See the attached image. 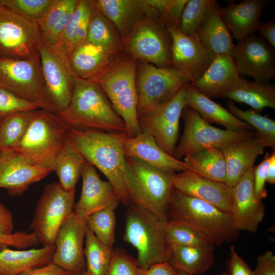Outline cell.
<instances>
[{
	"instance_id": "cell-1",
	"label": "cell",
	"mask_w": 275,
	"mask_h": 275,
	"mask_svg": "<svg viewBox=\"0 0 275 275\" xmlns=\"http://www.w3.org/2000/svg\"><path fill=\"white\" fill-rule=\"evenodd\" d=\"M126 132H107L69 127L67 142L107 178L121 202H131L126 185L127 167L124 151Z\"/></svg>"
},
{
	"instance_id": "cell-2",
	"label": "cell",
	"mask_w": 275,
	"mask_h": 275,
	"mask_svg": "<svg viewBox=\"0 0 275 275\" xmlns=\"http://www.w3.org/2000/svg\"><path fill=\"white\" fill-rule=\"evenodd\" d=\"M57 114L69 127L107 132H126L124 121L103 91L88 79L75 78L69 105Z\"/></svg>"
},
{
	"instance_id": "cell-3",
	"label": "cell",
	"mask_w": 275,
	"mask_h": 275,
	"mask_svg": "<svg viewBox=\"0 0 275 275\" xmlns=\"http://www.w3.org/2000/svg\"><path fill=\"white\" fill-rule=\"evenodd\" d=\"M168 221L194 228L214 245L233 242L240 235L230 213L175 188L169 202Z\"/></svg>"
},
{
	"instance_id": "cell-4",
	"label": "cell",
	"mask_w": 275,
	"mask_h": 275,
	"mask_svg": "<svg viewBox=\"0 0 275 275\" xmlns=\"http://www.w3.org/2000/svg\"><path fill=\"white\" fill-rule=\"evenodd\" d=\"M139 61L128 54L118 55L108 66L88 79L103 91L124 121L127 137L141 133L139 125L136 73Z\"/></svg>"
},
{
	"instance_id": "cell-5",
	"label": "cell",
	"mask_w": 275,
	"mask_h": 275,
	"mask_svg": "<svg viewBox=\"0 0 275 275\" xmlns=\"http://www.w3.org/2000/svg\"><path fill=\"white\" fill-rule=\"evenodd\" d=\"M69 128L57 113L35 109L15 151L29 164L53 171Z\"/></svg>"
},
{
	"instance_id": "cell-6",
	"label": "cell",
	"mask_w": 275,
	"mask_h": 275,
	"mask_svg": "<svg viewBox=\"0 0 275 275\" xmlns=\"http://www.w3.org/2000/svg\"><path fill=\"white\" fill-rule=\"evenodd\" d=\"M126 185L131 204L168 221L174 172L162 170L138 159L126 157Z\"/></svg>"
},
{
	"instance_id": "cell-7",
	"label": "cell",
	"mask_w": 275,
	"mask_h": 275,
	"mask_svg": "<svg viewBox=\"0 0 275 275\" xmlns=\"http://www.w3.org/2000/svg\"><path fill=\"white\" fill-rule=\"evenodd\" d=\"M128 206L123 239L136 250L138 267L145 269L166 261L168 221L133 204Z\"/></svg>"
},
{
	"instance_id": "cell-8",
	"label": "cell",
	"mask_w": 275,
	"mask_h": 275,
	"mask_svg": "<svg viewBox=\"0 0 275 275\" xmlns=\"http://www.w3.org/2000/svg\"><path fill=\"white\" fill-rule=\"evenodd\" d=\"M0 88L39 108L57 113L45 84L38 50L27 58L0 59Z\"/></svg>"
},
{
	"instance_id": "cell-9",
	"label": "cell",
	"mask_w": 275,
	"mask_h": 275,
	"mask_svg": "<svg viewBox=\"0 0 275 275\" xmlns=\"http://www.w3.org/2000/svg\"><path fill=\"white\" fill-rule=\"evenodd\" d=\"M191 82L185 71L139 62L136 73L138 116L173 97Z\"/></svg>"
},
{
	"instance_id": "cell-10",
	"label": "cell",
	"mask_w": 275,
	"mask_h": 275,
	"mask_svg": "<svg viewBox=\"0 0 275 275\" xmlns=\"http://www.w3.org/2000/svg\"><path fill=\"white\" fill-rule=\"evenodd\" d=\"M75 191H67L57 182L45 186L30 224V229L43 246L54 244L58 230L74 212Z\"/></svg>"
},
{
	"instance_id": "cell-11",
	"label": "cell",
	"mask_w": 275,
	"mask_h": 275,
	"mask_svg": "<svg viewBox=\"0 0 275 275\" xmlns=\"http://www.w3.org/2000/svg\"><path fill=\"white\" fill-rule=\"evenodd\" d=\"M183 113L184 129L174 154V157L179 160L203 149H222L229 144L256 135L254 130L239 131L215 127L187 106Z\"/></svg>"
},
{
	"instance_id": "cell-12",
	"label": "cell",
	"mask_w": 275,
	"mask_h": 275,
	"mask_svg": "<svg viewBox=\"0 0 275 275\" xmlns=\"http://www.w3.org/2000/svg\"><path fill=\"white\" fill-rule=\"evenodd\" d=\"M172 38L161 18L141 21L125 42V50L139 62L158 67H172Z\"/></svg>"
},
{
	"instance_id": "cell-13",
	"label": "cell",
	"mask_w": 275,
	"mask_h": 275,
	"mask_svg": "<svg viewBox=\"0 0 275 275\" xmlns=\"http://www.w3.org/2000/svg\"><path fill=\"white\" fill-rule=\"evenodd\" d=\"M188 84L168 101L138 116L141 132L152 135L158 146L173 156L179 139L180 118L186 106Z\"/></svg>"
},
{
	"instance_id": "cell-14",
	"label": "cell",
	"mask_w": 275,
	"mask_h": 275,
	"mask_svg": "<svg viewBox=\"0 0 275 275\" xmlns=\"http://www.w3.org/2000/svg\"><path fill=\"white\" fill-rule=\"evenodd\" d=\"M38 50L45 84L57 114L69 105L77 76L69 57L56 45L41 41Z\"/></svg>"
},
{
	"instance_id": "cell-15",
	"label": "cell",
	"mask_w": 275,
	"mask_h": 275,
	"mask_svg": "<svg viewBox=\"0 0 275 275\" xmlns=\"http://www.w3.org/2000/svg\"><path fill=\"white\" fill-rule=\"evenodd\" d=\"M42 41L37 21L0 3V59H24L38 51Z\"/></svg>"
},
{
	"instance_id": "cell-16",
	"label": "cell",
	"mask_w": 275,
	"mask_h": 275,
	"mask_svg": "<svg viewBox=\"0 0 275 275\" xmlns=\"http://www.w3.org/2000/svg\"><path fill=\"white\" fill-rule=\"evenodd\" d=\"M86 220L73 212L62 225L55 238L52 262L72 275L86 270L84 249Z\"/></svg>"
},
{
	"instance_id": "cell-17",
	"label": "cell",
	"mask_w": 275,
	"mask_h": 275,
	"mask_svg": "<svg viewBox=\"0 0 275 275\" xmlns=\"http://www.w3.org/2000/svg\"><path fill=\"white\" fill-rule=\"evenodd\" d=\"M274 47L259 36L253 35L238 42L232 57L239 75L269 83L275 78Z\"/></svg>"
},
{
	"instance_id": "cell-18",
	"label": "cell",
	"mask_w": 275,
	"mask_h": 275,
	"mask_svg": "<svg viewBox=\"0 0 275 275\" xmlns=\"http://www.w3.org/2000/svg\"><path fill=\"white\" fill-rule=\"evenodd\" d=\"M167 26L172 38V67L186 72L191 82L197 80L208 69L216 54L202 43L197 35L187 36L176 26Z\"/></svg>"
},
{
	"instance_id": "cell-19",
	"label": "cell",
	"mask_w": 275,
	"mask_h": 275,
	"mask_svg": "<svg viewBox=\"0 0 275 275\" xmlns=\"http://www.w3.org/2000/svg\"><path fill=\"white\" fill-rule=\"evenodd\" d=\"M94 6L115 28L124 44L143 19L161 18V13L147 0H96Z\"/></svg>"
},
{
	"instance_id": "cell-20",
	"label": "cell",
	"mask_w": 275,
	"mask_h": 275,
	"mask_svg": "<svg viewBox=\"0 0 275 275\" xmlns=\"http://www.w3.org/2000/svg\"><path fill=\"white\" fill-rule=\"evenodd\" d=\"M255 167L250 169L232 187V203L230 214L239 231L257 232L265 216V206L255 194Z\"/></svg>"
},
{
	"instance_id": "cell-21",
	"label": "cell",
	"mask_w": 275,
	"mask_h": 275,
	"mask_svg": "<svg viewBox=\"0 0 275 275\" xmlns=\"http://www.w3.org/2000/svg\"><path fill=\"white\" fill-rule=\"evenodd\" d=\"M82 189L80 198L74 206V213L87 218L93 213L105 208L115 210L121 202L112 184L102 180L95 168L86 161L81 172Z\"/></svg>"
},
{
	"instance_id": "cell-22",
	"label": "cell",
	"mask_w": 275,
	"mask_h": 275,
	"mask_svg": "<svg viewBox=\"0 0 275 275\" xmlns=\"http://www.w3.org/2000/svg\"><path fill=\"white\" fill-rule=\"evenodd\" d=\"M173 187L187 195L209 203L230 214L232 188L187 170L175 174Z\"/></svg>"
},
{
	"instance_id": "cell-23",
	"label": "cell",
	"mask_w": 275,
	"mask_h": 275,
	"mask_svg": "<svg viewBox=\"0 0 275 275\" xmlns=\"http://www.w3.org/2000/svg\"><path fill=\"white\" fill-rule=\"evenodd\" d=\"M51 172L29 164L15 151L0 152V188L11 196H21L31 184Z\"/></svg>"
},
{
	"instance_id": "cell-24",
	"label": "cell",
	"mask_w": 275,
	"mask_h": 275,
	"mask_svg": "<svg viewBox=\"0 0 275 275\" xmlns=\"http://www.w3.org/2000/svg\"><path fill=\"white\" fill-rule=\"evenodd\" d=\"M267 2L243 0L219 8L222 18L238 42L255 35L261 23L260 17Z\"/></svg>"
},
{
	"instance_id": "cell-25",
	"label": "cell",
	"mask_w": 275,
	"mask_h": 275,
	"mask_svg": "<svg viewBox=\"0 0 275 275\" xmlns=\"http://www.w3.org/2000/svg\"><path fill=\"white\" fill-rule=\"evenodd\" d=\"M126 157L140 160L153 167L171 172L188 170L185 163L168 154L149 133L141 132L134 137H127L124 142Z\"/></svg>"
},
{
	"instance_id": "cell-26",
	"label": "cell",
	"mask_w": 275,
	"mask_h": 275,
	"mask_svg": "<svg viewBox=\"0 0 275 275\" xmlns=\"http://www.w3.org/2000/svg\"><path fill=\"white\" fill-rule=\"evenodd\" d=\"M265 147V143L255 135L222 148L226 163L225 183L233 187L254 167L256 158L264 153Z\"/></svg>"
},
{
	"instance_id": "cell-27",
	"label": "cell",
	"mask_w": 275,
	"mask_h": 275,
	"mask_svg": "<svg viewBox=\"0 0 275 275\" xmlns=\"http://www.w3.org/2000/svg\"><path fill=\"white\" fill-rule=\"evenodd\" d=\"M240 76L232 56L216 54L204 74L190 84L201 94L212 99L231 89Z\"/></svg>"
},
{
	"instance_id": "cell-28",
	"label": "cell",
	"mask_w": 275,
	"mask_h": 275,
	"mask_svg": "<svg viewBox=\"0 0 275 275\" xmlns=\"http://www.w3.org/2000/svg\"><path fill=\"white\" fill-rule=\"evenodd\" d=\"M185 103L186 106L197 111L209 124H218L230 130H253L250 126L237 119L228 109L198 91L190 83L186 87Z\"/></svg>"
},
{
	"instance_id": "cell-29",
	"label": "cell",
	"mask_w": 275,
	"mask_h": 275,
	"mask_svg": "<svg viewBox=\"0 0 275 275\" xmlns=\"http://www.w3.org/2000/svg\"><path fill=\"white\" fill-rule=\"evenodd\" d=\"M55 250L54 244L22 250L4 248L0 250V275H18L49 264L52 262Z\"/></svg>"
},
{
	"instance_id": "cell-30",
	"label": "cell",
	"mask_w": 275,
	"mask_h": 275,
	"mask_svg": "<svg viewBox=\"0 0 275 275\" xmlns=\"http://www.w3.org/2000/svg\"><path fill=\"white\" fill-rule=\"evenodd\" d=\"M218 97L243 103L257 112H261L265 107L275 108L274 84L252 81L241 76L231 89Z\"/></svg>"
},
{
	"instance_id": "cell-31",
	"label": "cell",
	"mask_w": 275,
	"mask_h": 275,
	"mask_svg": "<svg viewBox=\"0 0 275 275\" xmlns=\"http://www.w3.org/2000/svg\"><path fill=\"white\" fill-rule=\"evenodd\" d=\"M166 261L179 272L201 275L214 263L213 251L198 247L168 245Z\"/></svg>"
},
{
	"instance_id": "cell-32",
	"label": "cell",
	"mask_w": 275,
	"mask_h": 275,
	"mask_svg": "<svg viewBox=\"0 0 275 275\" xmlns=\"http://www.w3.org/2000/svg\"><path fill=\"white\" fill-rule=\"evenodd\" d=\"M219 8L217 3L212 7L197 36L202 43L216 55L232 56L235 46L230 33L222 18Z\"/></svg>"
},
{
	"instance_id": "cell-33",
	"label": "cell",
	"mask_w": 275,
	"mask_h": 275,
	"mask_svg": "<svg viewBox=\"0 0 275 275\" xmlns=\"http://www.w3.org/2000/svg\"><path fill=\"white\" fill-rule=\"evenodd\" d=\"M86 42L113 56H118L125 50L124 42L119 33L93 4Z\"/></svg>"
},
{
	"instance_id": "cell-34",
	"label": "cell",
	"mask_w": 275,
	"mask_h": 275,
	"mask_svg": "<svg viewBox=\"0 0 275 275\" xmlns=\"http://www.w3.org/2000/svg\"><path fill=\"white\" fill-rule=\"evenodd\" d=\"M117 56L109 54L85 41L72 52L69 61L77 77L89 79L108 66Z\"/></svg>"
},
{
	"instance_id": "cell-35",
	"label": "cell",
	"mask_w": 275,
	"mask_h": 275,
	"mask_svg": "<svg viewBox=\"0 0 275 275\" xmlns=\"http://www.w3.org/2000/svg\"><path fill=\"white\" fill-rule=\"evenodd\" d=\"M92 1L79 0L59 41L56 44L68 57L87 39Z\"/></svg>"
},
{
	"instance_id": "cell-36",
	"label": "cell",
	"mask_w": 275,
	"mask_h": 275,
	"mask_svg": "<svg viewBox=\"0 0 275 275\" xmlns=\"http://www.w3.org/2000/svg\"><path fill=\"white\" fill-rule=\"evenodd\" d=\"M183 161L189 170L215 181L226 182V163L221 149L200 150L185 156Z\"/></svg>"
},
{
	"instance_id": "cell-37",
	"label": "cell",
	"mask_w": 275,
	"mask_h": 275,
	"mask_svg": "<svg viewBox=\"0 0 275 275\" xmlns=\"http://www.w3.org/2000/svg\"><path fill=\"white\" fill-rule=\"evenodd\" d=\"M86 162L85 158L67 142L58 154L53 168L59 180L58 183L64 189L71 191L75 189Z\"/></svg>"
},
{
	"instance_id": "cell-38",
	"label": "cell",
	"mask_w": 275,
	"mask_h": 275,
	"mask_svg": "<svg viewBox=\"0 0 275 275\" xmlns=\"http://www.w3.org/2000/svg\"><path fill=\"white\" fill-rule=\"evenodd\" d=\"M35 110L14 113L4 117L0 124L1 151H15Z\"/></svg>"
},
{
	"instance_id": "cell-39",
	"label": "cell",
	"mask_w": 275,
	"mask_h": 275,
	"mask_svg": "<svg viewBox=\"0 0 275 275\" xmlns=\"http://www.w3.org/2000/svg\"><path fill=\"white\" fill-rule=\"evenodd\" d=\"M113 252V248L101 242L87 227L84 255L86 271L90 275H105Z\"/></svg>"
},
{
	"instance_id": "cell-40",
	"label": "cell",
	"mask_w": 275,
	"mask_h": 275,
	"mask_svg": "<svg viewBox=\"0 0 275 275\" xmlns=\"http://www.w3.org/2000/svg\"><path fill=\"white\" fill-rule=\"evenodd\" d=\"M228 110L239 120L250 126L256 135L267 147L275 149V121L254 110L243 111L237 107L232 101L226 102Z\"/></svg>"
},
{
	"instance_id": "cell-41",
	"label": "cell",
	"mask_w": 275,
	"mask_h": 275,
	"mask_svg": "<svg viewBox=\"0 0 275 275\" xmlns=\"http://www.w3.org/2000/svg\"><path fill=\"white\" fill-rule=\"evenodd\" d=\"M166 233L168 245L198 247L214 251V244L210 239L188 226L168 221Z\"/></svg>"
},
{
	"instance_id": "cell-42",
	"label": "cell",
	"mask_w": 275,
	"mask_h": 275,
	"mask_svg": "<svg viewBox=\"0 0 275 275\" xmlns=\"http://www.w3.org/2000/svg\"><path fill=\"white\" fill-rule=\"evenodd\" d=\"M215 0H188L183 11L178 29L187 36L197 35Z\"/></svg>"
},
{
	"instance_id": "cell-43",
	"label": "cell",
	"mask_w": 275,
	"mask_h": 275,
	"mask_svg": "<svg viewBox=\"0 0 275 275\" xmlns=\"http://www.w3.org/2000/svg\"><path fill=\"white\" fill-rule=\"evenodd\" d=\"M116 224L115 209L105 208L96 211L87 218V227L102 243L113 248L115 241Z\"/></svg>"
},
{
	"instance_id": "cell-44",
	"label": "cell",
	"mask_w": 275,
	"mask_h": 275,
	"mask_svg": "<svg viewBox=\"0 0 275 275\" xmlns=\"http://www.w3.org/2000/svg\"><path fill=\"white\" fill-rule=\"evenodd\" d=\"M79 0H52L43 16L37 22L42 41L61 21L65 13L76 6Z\"/></svg>"
},
{
	"instance_id": "cell-45",
	"label": "cell",
	"mask_w": 275,
	"mask_h": 275,
	"mask_svg": "<svg viewBox=\"0 0 275 275\" xmlns=\"http://www.w3.org/2000/svg\"><path fill=\"white\" fill-rule=\"evenodd\" d=\"M52 0H0V3L12 11L37 21L49 7Z\"/></svg>"
},
{
	"instance_id": "cell-46",
	"label": "cell",
	"mask_w": 275,
	"mask_h": 275,
	"mask_svg": "<svg viewBox=\"0 0 275 275\" xmlns=\"http://www.w3.org/2000/svg\"><path fill=\"white\" fill-rule=\"evenodd\" d=\"M188 0H147L161 15L167 25L179 27L181 17Z\"/></svg>"
},
{
	"instance_id": "cell-47",
	"label": "cell",
	"mask_w": 275,
	"mask_h": 275,
	"mask_svg": "<svg viewBox=\"0 0 275 275\" xmlns=\"http://www.w3.org/2000/svg\"><path fill=\"white\" fill-rule=\"evenodd\" d=\"M136 260L124 250H114L112 258L105 275H136Z\"/></svg>"
},
{
	"instance_id": "cell-48",
	"label": "cell",
	"mask_w": 275,
	"mask_h": 275,
	"mask_svg": "<svg viewBox=\"0 0 275 275\" xmlns=\"http://www.w3.org/2000/svg\"><path fill=\"white\" fill-rule=\"evenodd\" d=\"M39 108L34 104L28 102L12 93L0 88V117L9 114L23 111L35 110Z\"/></svg>"
},
{
	"instance_id": "cell-49",
	"label": "cell",
	"mask_w": 275,
	"mask_h": 275,
	"mask_svg": "<svg viewBox=\"0 0 275 275\" xmlns=\"http://www.w3.org/2000/svg\"><path fill=\"white\" fill-rule=\"evenodd\" d=\"M38 243L37 239L32 232L19 231L8 235L0 234V250L9 246L26 249L35 246Z\"/></svg>"
},
{
	"instance_id": "cell-50",
	"label": "cell",
	"mask_w": 275,
	"mask_h": 275,
	"mask_svg": "<svg viewBox=\"0 0 275 275\" xmlns=\"http://www.w3.org/2000/svg\"><path fill=\"white\" fill-rule=\"evenodd\" d=\"M270 154L267 153L263 159L257 167H255L254 174V186L255 194L259 201L266 198L267 191L265 187L267 182V171Z\"/></svg>"
},
{
	"instance_id": "cell-51",
	"label": "cell",
	"mask_w": 275,
	"mask_h": 275,
	"mask_svg": "<svg viewBox=\"0 0 275 275\" xmlns=\"http://www.w3.org/2000/svg\"><path fill=\"white\" fill-rule=\"evenodd\" d=\"M229 275H253V270L237 253L234 246L230 249V258L226 263Z\"/></svg>"
},
{
	"instance_id": "cell-52",
	"label": "cell",
	"mask_w": 275,
	"mask_h": 275,
	"mask_svg": "<svg viewBox=\"0 0 275 275\" xmlns=\"http://www.w3.org/2000/svg\"><path fill=\"white\" fill-rule=\"evenodd\" d=\"M253 275H275V255L267 251L259 256Z\"/></svg>"
},
{
	"instance_id": "cell-53",
	"label": "cell",
	"mask_w": 275,
	"mask_h": 275,
	"mask_svg": "<svg viewBox=\"0 0 275 275\" xmlns=\"http://www.w3.org/2000/svg\"><path fill=\"white\" fill-rule=\"evenodd\" d=\"M136 275H180V273L170 263L164 261L145 269L138 267Z\"/></svg>"
},
{
	"instance_id": "cell-54",
	"label": "cell",
	"mask_w": 275,
	"mask_h": 275,
	"mask_svg": "<svg viewBox=\"0 0 275 275\" xmlns=\"http://www.w3.org/2000/svg\"><path fill=\"white\" fill-rule=\"evenodd\" d=\"M18 275H72L52 262L47 265L26 270Z\"/></svg>"
},
{
	"instance_id": "cell-55",
	"label": "cell",
	"mask_w": 275,
	"mask_h": 275,
	"mask_svg": "<svg viewBox=\"0 0 275 275\" xmlns=\"http://www.w3.org/2000/svg\"><path fill=\"white\" fill-rule=\"evenodd\" d=\"M14 222L11 211L0 202V234L13 233Z\"/></svg>"
},
{
	"instance_id": "cell-56",
	"label": "cell",
	"mask_w": 275,
	"mask_h": 275,
	"mask_svg": "<svg viewBox=\"0 0 275 275\" xmlns=\"http://www.w3.org/2000/svg\"><path fill=\"white\" fill-rule=\"evenodd\" d=\"M259 36L273 47H275V20L271 19L265 22H261L258 28Z\"/></svg>"
},
{
	"instance_id": "cell-57",
	"label": "cell",
	"mask_w": 275,
	"mask_h": 275,
	"mask_svg": "<svg viewBox=\"0 0 275 275\" xmlns=\"http://www.w3.org/2000/svg\"><path fill=\"white\" fill-rule=\"evenodd\" d=\"M267 182L270 184L275 183V152L273 151L269 156V162L267 171Z\"/></svg>"
},
{
	"instance_id": "cell-58",
	"label": "cell",
	"mask_w": 275,
	"mask_h": 275,
	"mask_svg": "<svg viewBox=\"0 0 275 275\" xmlns=\"http://www.w3.org/2000/svg\"><path fill=\"white\" fill-rule=\"evenodd\" d=\"M79 275H90V274L86 270L85 271H84L82 273H80Z\"/></svg>"
},
{
	"instance_id": "cell-59",
	"label": "cell",
	"mask_w": 275,
	"mask_h": 275,
	"mask_svg": "<svg viewBox=\"0 0 275 275\" xmlns=\"http://www.w3.org/2000/svg\"><path fill=\"white\" fill-rule=\"evenodd\" d=\"M179 272L180 273V275H189V274H187L183 273V272Z\"/></svg>"
},
{
	"instance_id": "cell-60",
	"label": "cell",
	"mask_w": 275,
	"mask_h": 275,
	"mask_svg": "<svg viewBox=\"0 0 275 275\" xmlns=\"http://www.w3.org/2000/svg\"><path fill=\"white\" fill-rule=\"evenodd\" d=\"M220 275H229V274H228V273H226V272H223V273H222Z\"/></svg>"
},
{
	"instance_id": "cell-61",
	"label": "cell",
	"mask_w": 275,
	"mask_h": 275,
	"mask_svg": "<svg viewBox=\"0 0 275 275\" xmlns=\"http://www.w3.org/2000/svg\"><path fill=\"white\" fill-rule=\"evenodd\" d=\"M2 119V118H1V117H0V124H1V122ZM0 152H1V148H0Z\"/></svg>"
}]
</instances>
